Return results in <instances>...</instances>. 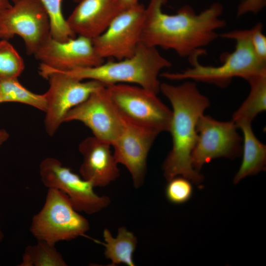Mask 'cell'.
I'll return each mask as SVG.
<instances>
[{
    "mask_svg": "<svg viewBox=\"0 0 266 266\" xmlns=\"http://www.w3.org/2000/svg\"><path fill=\"white\" fill-rule=\"evenodd\" d=\"M167 0H150L145 7L140 42L150 47L172 50L181 57L202 51L218 37L216 31L225 27L221 18L223 7L213 3L200 13L186 5L174 14L163 11Z\"/></svg>",
    "mask_w": 266,
    "mask_h": 266,
    "instance_id": "6da1fadb",
    "label": "cell"
},
{
    "mask_svg": "<svg viewBox=\"0 0 266 266\" xmlns=\"http://www.w3.org/2000/svg\"><path fill=\"white\" fill-rule=\"evenodd\" d=\"M160 91L172 106L168 130L172 148L162 166L164 175L167 181L182 176L200 185L203 176L194 168L191 155L198 138L197 123L209 106V99L200 92L195 82L188 80L178 85L161 83Z\"/></svg>",
    "mask_w": 266,
    "mask_h": 266,
    "instance_id": "7a4b0ae2",
    "label": "cell"
},
{
    "mask_svg": "<svg viewBox=\"0 0 266 266\" xmlns=\"http://www.w3.org/2000/svg\"><path fill=\"white\" fill-rule=\"evenodd\" d=\"M220 36L234 40L236 43L233 51L221 56V65L215 66L200 64L199 57L205 53L200 51L188 57L191 67L180 72H164L160 76L170 80H192L225 87L234 77H240L248 82L266 73V62L262 61L256 54L248 30H233Z\"/></svg>",
    "mask_w": 266,
    "mask_h": 266,
    "instance_id": "3957f363",
    "label": "cell"
},
{
    "mask_svg": "<svg viewBox=\"0 0 266 266\" xmlns=\"http://www.w3.org/2000/svg\"><path fill=\"white\" fill-rule=\"evenodd\" d=\"M171 66L157 48L140 42L134 53L129 58L103 62L95 66L61 72L81 80L98 81L106 86L119 83L134 84L157 94L160 92L161 71Z\"/></svg>",
    "mask_w": 266,
    "mask_h": 266,
    "instance_id": "277c9868",
    "label": "cell"
},
{
    "mask_svg": "<svg viewBox=\"0 0 266 266\" xmlns=\"http://www.w3.org/2000/svg\"><path fill=\"white\" fill-rule=\"evenodd\" d=\"M89 229L88 220L73 208L65 194L48 188L43 206L32 218L30 231L37 241L55 245L83 235Z\"/></svg>",
    "mask_w": 266,
    "mask_h": 266,
    "instance_id": "5b68a950",
    "label": "cell"
},
{
    "mask_svg": "<svg viewBox=\"0 0 266 266\" xmlns=\"http://www.w3.org/2000/svg\"><path fill=\"white\" fill-rule=\"evenodd\" d=\"M106 88L125 121L159 133L168 132L172 111L158 98L157 94L128 84H116Z\"/></svg>",
    "mask_w": 266,
    "mask_h": 266,
    "instance_id": "8992f818",
    "label": "cell"
},
{
    "mask_svg": "<svg viewBox=\"0 0 266 266\" xmlns=\"http://www.w3.org/2000/svg\"><path fill=\"white\" fill-rule=\"evenodd\" d=\"M38 72L49 82V88L44 93L47 108L44 123L45 131L50 136L55 134L71 109L94 92L106 86L98 81H83L61 71L38 68Z\"/></svg>",
    "mask_w": 266,
    "mask_h": 266,
    "instance_id": "52a82bcc",
    "label": "cell"
},
{
    "mask_svg": "<svg viewBox=\"0 0 266 266\" xmlns=\"http://www.w3.org/2000/svg\"><path fill=\"white\" fill-rule=\"evenodd\" d=\"M11 6L0 13V38L15 35L23 40L27 52L34 55L51 36L49 16L40 0H10Z\"/></svg>",
    "mask_w": 266,
    "mask_h": 266,
    "instance_id": "ba28073f",
    "label": "cell"
},
{
    "mask_svg": "<svg viewBox=\"0 0 266 266\" xmlns=\"http://www.w3.org/2000/svg\"><path fill=\"white\" fill-rule=\"evenodd\" d=\"M39 174L45 187L65 194L73 208L79 212L93 214L110 203L109 197L98 195L91 182L72 171L55 158L47 157L41 162Z\"/></svg>",
    "mask_w": 266,
    "mask_h": 266,
    "instance_id": "9c48e42d",
    "label": "cell"
},
{
    "mask_svg": "<svg viewBox=\"0 0 266 266\" xmlns=\"http://www.w3.org/2000/svg\"><path fill=\"white\" fill-rule=\"evenodd\" d=\"M232 120L219 121L202 115L197 123L198 138L191 155L194 168L200 172L205 164L213 159L239 157L242 138Z\"/></svg>",
    "mask_w": 266,
    "mask_h": 266,
    "instance_id": "30bf717a",
    "label": "cell"
},
{
    "mask_svg": "<svg viewBox=\"0 0 266 266\" xmlns=\"http://www.w3.org/2000/svg\"><path fill=\"white\" fill-rule=\"evenodd\" d=\"M145 13V6L139 3L121 11L101 34L92 39L97 53L103 59L132 56L140 42Z\"/></svg>",
    "mask_w": 266,
    "mask_h": 266,
    "instance_id": "8fae6325",
    "label": "cell"
},
{
    "mask_svg": "<svg viewBox=\"0 0 266 266\" xmlns=\"http://www.w3.org/2000/svg\"><path fill=\"white\" fill-rule=\"evenodd\" d=\"M77 121L92 132L93 136L112 143L123 133L126 122L109 95L106 86L94 92L83 102L71 109L64 122Z\"/></svg>",
    "mask_w": 266,
    "mask_h": 266,
    "instance_id": "7c38bea8",
    "label": "cell"
},
{
    "mask_svg": "<svg viewBox=\"0 0 266 266\" xmlns=\"http://www.w3.org/2000/svg\"><path fill=\"white\" fill-rule=\"evenodd\" d=\"M39 67L60 71L99 66L104 62L96 52L92 39L82 36L59 41L51 36L33 55Z\"/></svg>",
    "mask_w": 266,
    "mask_h": 266,
    "instance_id": "4fadbf2b",
    "label": "cell"
},
{
    "mask_svg": "<svg viewBox=\"0 0 266 266\" xmlns=\"http://www.w3.org/2000/svg\"><path fill=\"white\" fill-rule=\"evenodd\" d=\"M159 134L156 131L126 122L123 133L111 144L117 163L127 168L136 189L144 183L148 155Z\"/></svg>",
    "mask_w": 266,
    "mask_h": 266,
    "instance_id": "5bb4252c",
    "label": "cell"
},
{
    "mask_svg": "<svg viewBox=\"0 0 266 266\" xmlns=\"http://www.w3.org/2000/svg\"><path fill=\"white\" fill-rule=\"evenodd\" d=\"M125 9L119 0H81L66 21L75 35L92 39Z\"/></svg>",
    "mask_w": 266,
    "mask_h": 266,
    "instance_id": "9a60e30c",
    "label": "cell"
},
{
    "mask_svg": "<svg viewBox=\"0 0 266 266\" xmlns=\"http://www.w3.org/2000/svg\"><path fill=\"white\" fill-rule=\"evenodd\" d=\"M111 146L94 136L86 138L79 145V151L83 156L80 174L94 187L106 186L120 175L118 164Z\"/></svg>",
    "mask_w": 266,
    "mask_h": 266,
    "instance_id": "2e32d148",
    "label": "cell"
},
{
    "mask_svg": "<svg viewBox=\"0 0 266 266\" xmlns=\"http://www.w3.org/2000/svg\"><path fill=\"white\" fill-rule=\"evenodd\" d=\"M234 123L241 129L243 136L242 163L233 180L237 184L247 176L266 170V145L255 136L251 123L240 121Z\"/></svg>",
    "mask_w": 266,
    "mask_h": 266,
    "instance_id": "e0dca14e",
    "label": "cell"
},
{
    "mask_svg": "<svg viewBox=\"0 0 266 266\" xmlns=\"http://www.w3.org/2000/svg\"><path fill=\"white\" fill-rule=\"evenodd\" d=\"M103 236L105 241L102 243L105 247L104 255L111 262L109 266L121 264L135 266L133 256L137 246V238L133 233L125 227H121L118 230L116 237H113L111 232L105 229Z\"/></svg>",
    "mask_w": 266,
    "mask_h": 266,
    "instance_id": "ac0fdd59",
    "label": "cell"
},
{
    "mask_svg": "<svg viewBox=\"0 0 266 266\" xmlns=\"http://www.w3.org/2000/svg\"><path fill=\"white\" fill-rule=\"evenodd\" d=\"M250 91L239 108L233 113L234 123L244 121L251 123L256 116L266 109V73L257 76L248 82Z\"/></svg>",
    "mask_w": 266,
    "mask_h": 266,
    "instance_id": "d6986e66",
    "label": "cell"
},
{
    "mask_svg": "<svg viewBox=\"0 0 266 266\" xmlns=\"http://www.w3.org/2000/svg\"><path fill=\"white\" fill-rule=\"evenodd\" d=\"M0 100L3 102L27 104L45 112L47 102L44 93L37 94L23 86L18 78L0 79Z\"/></svg>",
    "mask_w": 266,
    "mask_h": 266,
    "instance_id": "ffe728a7",
    "label": "cell"
},
{
    "mask_svg": "<svg viewBox=\"0 0 266 266\" xmlns=\"http://www.w3.org/2000/svg\"><path fill=\"white\" fill-rule=\"evenodd\" d=\"M62 255L55 245L39 240L33 245L27 246L19 266H66Z\"/></svg>",
    "mask_w": 266,
    "mask_h": 266,
    "instance_id": "44dd1931",
    "label": "cell"
},
{
    "mask_svg": "<svg viewBox=\"0 0 266 266\" xmlns=\"http://www.w3.org/2000/svg\"><path fill=\"white\" fill-rule=\"evenodd\" d=\"M40 0L50 19L51 37L59 41H66L75 37L63 15L62 0Z\"/></svg>",
    "mask_w": 266,
    "mask_h": 266,
    "instance_id": "7402d4cb",
    "label": "cell"
},
{
    "mask_svg": "<svg viewBox=\"0 0 266 266\" xmlns=\"http://www.w3.org/2000/svg\"><path fill=\"white\" fill-rule=\"evenodd\" d=\"M25 68L24 60L6 39L0 41V79L18 78Z\"/></svg>",
    "mask_w": 266,
    "mask_h": 266,
    "instance_id": "603a6c76",
    "label": "cell"
},
{
    "mask_svg": "<svg viewBox=\"0 0 266 266\" xmlns=\"http://www.w3.org/2000/svg\"><path fill=\"white\" fill-rule=\"evenodd\" d=\"M165 190L167 200L176 204L188 201L193 194L191 181L182 176H177L168 181Z\"/></svg>",
    "mask_w": 266,
    "mask_h": 266,
    "instance_id": "cb8c5ba5",
    "label": "cell"
},
{
    "mask_svg": "<svg viewBox=\"0 0 266 266\" xmlns=\"http://www.w3.org/2000/svg\"><path fill=\"white\" fill-rule=\"evenodd\" d=\"M263 27L261 23H258L248 30V33L256 54L262 61L266 62V36L263 33Z\"/></svg>",
    "mask_w": 266,
    "mask_h": 266,
    "instance_id": "d4e9b609",
    "label": "cell"
},
{
    "mask_svg": "<svg viewBox=\"0 0 266 266\" xmlns=\"http://www.w3.org/2000/svg\"><path fill=\"white\" fill-rule=\"evenodd\" d=\"M266 0H243L237 8V15L241 16L248 13L257 14L266 6Z\"/></svg>",
    "mask_w": 266,
    "mask_h": 266,
    "instance_id": "484cf974",
    "label": "cell"
},
{
    "mask_svg": "<svg viewBox=\"0 0 266 266\" xmlns=\"http://www.w3.org/2000/svg\"><path fill=\"white\" fill-rule=\"evenodd\" d=\"M8 133L4 129H0V146L9 138Z\"/></svg>",
    "mask_w": 266,
    "mask_h": 266,
    "instance_id": "4316f807",
    "label": "cell"
},
{
    "mask_svg": "<svg viewBox=\"0 0 266 266\" xmlns=\"http://www.w3.org/2000/svg\"><path fill=\"white\" fill-rule=\"evenodd\" d=\"M10 0H0V13L11 6Z\"/></svg>",
    "mask_w": 266,
    "mask_h": 266,
    "instance_id": "83f0119b",
    "label": "cell"
},
{
    "mask_svg": "<svg viewBox=\"0 0 266 266\" xmlns=\"http://www.w3.org/2000/svg\"><path fill=\"white\" fill-rule=\"evenodd\" d=\"M125 8L138 3V0H119Z\"/></svg>",
    "mask_w": 266,
    "mask_h": 266,
    "instance_id": "f1b7e54d",
    "label": "cell"
},
{
    "mask_svg": "<svg viewBox=\"0 0 266 266\" xmlns=\"http://www.w3.org/2000/svg\"><path fill=\"white\" fill-rule=\"evenodd\" d=\"M3 237H4V235L0 227V243L2 241Z\"/></svg>",
    "mask_w": 266,
    "mask_h": 266,
    "instance_id": "f546056e",
    "label": "cell"
},
{
    "mask_svg": "<svg viewBox=\"0 0 266 266\" xmlns=\"http://www.w3.org/2000/svg\"><path fill=\"white\" fill-rule=\"evenodd\" d=\"M73 1L75 2H77L78 3V2H79L81 0H72Z\"/></svg>",
    "mask_w": 266,
    "mask_h": 266,
    "instance_id": "4dcf8cb0",
    "label": "cell"
},
{
    "mask_svg": "<svg viewBox=\"0 0 266 266\" xmlns=\"http://www.w3.org/2000/svg\"><path fill=\"white\" fill-rule=\"evenodd\" d=\"M1 103V100H0V103Z\"/></svg>",
    "mask_w": 266,
    "mask_h": 266,
    "instance_id": "1f68e13d",
    "label": "cell"
}]
</instances>
